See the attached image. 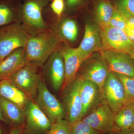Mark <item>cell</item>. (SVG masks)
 Listing matches in <instances>:
<instances>
[{
  "mask_svg": "<svg viewBox=\"0 0 134 134\" xmlns=\"http://www.w3.org/2000/svg\"><path fill=\"white\" fill-rule=\"evenodd\" d=\"M115 8L124 16L134 17V0H118Z\"/></svg>",
  "mask_w": 134,
  "mask_h": 134,
  "instance_id": "26",
  "label": "cell"
},
{
  "mask_svg": "<svg viewBox=\"0 0 134 134\" xmlns=\"http://www.w3.org/2000/svg\"><path fill=\"white\" fill-rule=\"evenodd\" d=\"M24 112L22 134H48L52 123L34 100L29 99Z\"/></svg>",
  "mask_w": 134,
  "mask_h": 134,
  "instance_id": "4",
  "label": "cell"
},
{
  "mask_svg": "<svg viewBox=\"0 0 134 134\" xmlns=\"http://www.w3.org/2000/svg\"><path fill=\"white\" fill-rule=\"evenodd\" d=\"M115 8L108 1H100L96 5L95 15L96 22L100 27L107 26L111 18Z\"/></svg>",
  "mask_w": 134,
  "mask_h": 134,
  "instance_id": "22",
  "label": "cell"
},
{
  "mask_svg": "<svg viewBox=\"0 0 134 134\" xmlns=\"http://www.w3.org/2000/svg\"><path fill=\"white\" fill-rule=\"evenodd\" d=\"M61 51L64 58L65 70V82L61 90L62 91L74 81L81 66L86 59L77 48L66 47Z\"/></svg>",
  "mask_w": 134,
  "mask_h": 134,
  "instance_id": "16",
  "label": "cell"
},
{
  "mask_svg": "<svg viewBox=\"0 0 134 134\" xmlns=\"http://www.w3.org/2000/svg\"><path fill=\"white\" fill-rule=\"evenodd\" d=\"M60 40L57 33L51 29L34 36L29 35L25 47L28 62L41 66L57 50Z\"/></svg>",
  "mask_w": 134,
  "mask_h": 134,
  "instance_id": "1",
  "label": "cell"
},
{
  "mask_svg": "<svg viewBox=\"0 0 134 134\" xmlns=\"http://www.w3.org/2000/svg\"><path fill=\"white\" fill-rule=\"evenodd\" d=\"M29 35L18 23L0 28V62L16 49L25 48Z\"/></svg>",
  "mask_w": 134,
  "mask_h": 134,
  "instance_id": "3",
  "label": "cell"
},
{
  "mask_svg": "<svg viewBox=\"0 0 134 134\" xmlns=\"http://www.w3.org/2000/svg\"><path fill=\"white\" fill-rule=\"evenodd\" d=\"M100 28L103 50L121 52L130 55L134 53V43L130 40L124 30L109 26Z\"/></svg>",
  "mask_w": 134,
  "mask_h": 134,
  "instance_id": "9",
  "label": "cell"
},
{
  "mask_svg": "<svg viewBox=\"0 0 134 134\" xmlns=\"http://www.w3.org/2000/svg\"><path fill=\"white\" fill-rule=\"evenodd\" d=\"M102 92L103 99L115 114L130 103L127 98L122 83L114 72H109Z\"/></svg>",
  "mask_w": 134,
  "mask_h": 134,
  "instance_id": "7",
  "label": "cell"
},
{
  "mask_svg": "<svg viewBox=\"0 0 134 134\" xmlns=\"http://www.w3.org/2000/svg\"><path fill=\"white\" fill-rule=\"evenodd\" d=\"M0 107L7 124L12 127H23L24 110L13 102L0 97Z\"/></svg>",
  "mask_w": 134,
  "mask_h": 134,
  "instance_id": "18",
  "label": "cell"
},
{
  "mask_svg": "<svg viewBox=\"0 0 134 134\" xmlns=\"http://www.w3.org/2000/svg\"><path fill=\"white\" fill-rule=\"evenodd\" d=\"M80 84V77L77 76L74 81L62 91L65 119L71 124L82 119L83 107L79 91Z\"/></svg>",
  "mask_w": 134,
  "mask_h": 134,
  "instance_id": "6",
  "label": "cell"
},
{
  "mask_svg": "<svg viewBox=\"0 0 134 134\" xmlns=\"http://www.w3.org/2000/svg\"><path fill=\"white\" fill-rule=\"evenodd\" d=\"M71 124L65 119H60L52 123L48 134H71Z\"/></svg>",
  "mask_w": 134,
  "mask_h": 134,
  "instance_id": "27",
  "label": "cell"
},
{
  "mask_svg": "<svg viewBox=\"0 0 134 134\" xmlns=\"http://www.w3.org/2000/svg\"><path fill=\"white\" fill-rule=\"evenodd\" d=\"M79 70L80 74L77 76L97 85L101 91L110 72L107 62L100 53L98 55H91L86 59Z\"/></svg>",
  "mask_w": 134,
  "mask_h": 134,
  "instance_id": "11",
  "label": "cell"
},
{
  "mask_svg": "<svg viewBox=\"0 0 134 134\" xmlns=\"http://www.w3.org/2000/svg\"><path fill=\"white\" fill-rule=\"evenodd\" d=\"M82 1L83 0H66V4L69 8L72 9L80 5Z\"/></svg>",
  "mask_w": 134,
  "mask_h": 134,
  "instance_id": "30",
  "label": "cell"
},
{
  "mask_svg": "<svg viewBox=\"0 0 134 134\" xmlns=\"http://www.w3.org/2000/svg\"><path fill=\"white\" fill-rule=\"evenodd\" d=\"M132 104H133V107L134 109V99L133 100H132Z\"/></svg>",
  "mask_w": 134,
  "mask_h": 134,
  "instance_id": "39",
  "label": "cell"
},
{
  "mask_svg": "<svg viewBox=\"0 0 134 134\" xmlns=\"http://www.w3.org/2000/svg\"><path fill=\"white\" fill-rule=\"evenodd\" d=\"M28 62L25 48L14 50L0 62V80L10 78Z\"/></svg>",
  "mask_w": 134,
  "mask_h": 134,
  "instance_id": "17",
  "label": "cell"
},
{
  "mask_svg": "<svg viewBox=\"0 0 134 134\" xmlns=\"http://www.w3.org/2000/svg\"><path fill=\"white\" fill-rule=\"evenodd\" d=\"M118 133L119 132H116V131H113L107 134H118Z\"/></svg>",
  "mask_w": 134,
  "mask_h": 134,
  "instance_id": "37",
  "label": "cell"
},
{
  "mask_svg": "<svg viewBox=\"0 0 134 134\" xmlns=\"http://www.w3.org/2000/svg\"><path fill=\"white\" fill-rule=\"evenodd\" d=\"M77 48L86 59L103 50L101 30L98 25L92 23L86 24L83 38Z\"/></svg>",
  "mask_w": 134,
  "mask_h": 134,
  "instance_id": "14",
  "label": "cell"
},
{
  "mask_svg": "<svg viewBox=\"0 0 134 134\" xmlns=\"http://www.w3.org/2000/svg\"><path fill=\"white\" fill-rule=\"evenodd\" d=\"M80 77L79 91L83 107V119L104 99L102 91L97 85Z\"/></svg>",
  "mask_w": 134,
  "mask_h": 134,
  "instance_id": "15",
  "label": "cell"
},
{
  "mask_svg": "<svg viewBox=\"0 0 134 134\" xmlns=\"http://www.w3.org/2000/svg\"><path fill=\"white\" fill-rule=\"evenodd\" d=\"M23 127H10V131L9 134H22Z\"/></svg>",
  "mask_w": 134,
  "mask_h": 134,
  "instance_id": "33",
  "label": "cell"
},
{
  "mask_svg": "<svg viewBox=\"0 0 134 134\" xmlns=\"http://www.w3.org/2000/svg\"><path fill=\"white\" fill-rule=\"evenodd\" d=\"M100 53L108 64L110 72L134 77V60L126 53L102 50Z\"/></svg>",
  "mask_w": 134,
  "mask_h": 134,
  "instance_id": "12",
  "label": "cell"
},
{
  "mask_svg": "<svg viewBox=\"0 0 134 134\" xmlns=\"http://www.w3.org/2000/svg\"></svg>",
  "mask_w": 134,
  "mask_h": 134,
  "instance_id": "40",
  "label": "cell"
},
{
  "mask_svg": "<svg viewBox=\"0 0 134 134\" xmlns=\"http://www.w3.org/2000/svg\"><path fill=\"white\" fill-rule=\"evenodd\" d=\"M71 134H103L81 120L71 124Z\"/></svg>",
  "mask_w": 134,
  "mask_h": 134,
  "instance_id": "25",
  "label": "cell"
},
{
  "mask_svg": "<svg viewBox=\"0 0 134 134\" xmlns=\"http://www.w3.org/2000/svg\"><path fill=\"white\" fill-rule=\"evenodd\" d=\"M35 101L52 123L65 119V111L62 103L50 92L41 79L39 84Z\"/></svg>",
  "mask_w": 134,
  "mask_h": 134,
  "instance_id": "8",
  "label": "cell"
},
{
  "mask_svg": "<svg viewBox=\"0 0 134 134\" xmlns=\"http://www.w3.org/2000/svg\"><path fill=\"white\" fill-rule=\"evenodd\" d=\"M122 83L129 102L134 99V77L115 73Z\"/></svg>",
  "mask_w": 134,
  "mask_h": 134,
  "instance_id": "24",
  "label": "cell"
},
{
  "mask_svg": "<svg viewBox=\"0 0 134 134\" xmlns=\"http://www.w3.org/2000/svg\"><path fill=\"white\" fill-rule=\"evenodd\" d=\"M65 7L64 0H53L50 4V8L53 12L57 15L60 19Z\"/></svg>",
  "mask_w": 134,
  "mask_h": 134,
  "instance_id": "29",
  "label": "cell"
},
{
  "mask_svg": "<svg viewBox=\"0 0 134 134\" xmlns=\"http://www.w3.org/2000/svg\"><path fill=\"white\" fill-rule=\"evenodd\" d=\"M124 31L130 40L134 43V29L127 26Z\"/></svg>",
  "mask_w": 134,
  "mask_h": 134,
  "instance_id": "31",
  "label": "cell"
},
{
  "mask_svg": "<svg viewBox=\"0 0 134 134\" xmlns=\"http://www.w3.org/2000/svg\"><path fill=\"white\" fill-rule=\"evenodd\" d=\"M38 65L28 62L10 78L29 99L36 100L41 77Z\"/></svg>",
  "mask_w": 134,
  "mask_h": 134,
  "instance_id": "5",
  "label": "cell"
},
{
  "mask_svg": "<svg viewBox=\"0 0 134 134\" xmlns=\"http://www.w3.org/2000/svg\"><path fill=\"white\" fill-rule=\"evenodd\" d=\"M0 134H6L5 130L1 125H0Z\"/></svg>",
  "mask_w": 134,
  "mask_h": 134,
  "instance_id": "36",
  "label": "cell"
},
{
  "mask_svg": "<svg viewBox=\"0 0 134 134\" xmlns=\"http://www.w3.org/2000/svg\"><path fill=\"white\" fill-rule=\"evenodd\" d=\"M133 128H134V109L132 101L115 114L114 131L119 132Z\"/></svg>",
  "mask_w": 134,
  "mask_h": 134,
  "instance_id": "20",
  "label": "cell"
},
{
  "mask_svg": "<svg viewBox=\"0 0 134 134\" xmlns=\"http://www.w3.org/2000/svg\"><path fill=\"white\" fill-rule=\"evenodd\" d=\"M0 121L4 122L7 124V121L5 120V118L3 117V115L2 112L1 110V107H0Z\"/></svg>",
  "mask_w": 134,
  "mask_h": 134,
  "instance_id": "35",
  "label": "cell"
},
{
  "mask_svg": "<svg viewBox=\"0 0 134 134\" xmlns=\"http://www.w3.org/2000/svg\"><path fill=\"white\" fill-rule=\"evenodd\" d=\"M107 26L120 29L124 31L127 26L125 18L115 8L113 15Z\"/></svg>",
  "mask_w": 134,
  "mask_h": 134,
  "instance_id": "28",
  "label": "cell"
},
{
  "mask_svg": "<svg viewBox=\"0 0 134 134\" xmlns=\"http://www.w3.org/2000/svg\"><path fill=\"white\" fill-rule=\"evenodd\" d=\"M46 72L54 90L61 91L65 77V63L61 51L55 50L50 55L46 65Z\"/></svg>",
  "mask_w": 134,
  "mask_h": 134,
  "instance_id": "13",
  "label": "cell"
},
{
  "mask_svg": "<svg viewBox=\"0 0 134 134\" xmlns=\"http://www.w3.org/2000/svg\"><path fill=\"white\" fill-rule=\"evenodd\" d=\"M115 115L104 99L82 120L102 134H107L114 131Z\"/></svg>",
  "mask_w": 134,
  "mask_h": 134,
  "instance_id": "10",
  "label": "cell"
},
{
  "mask_svg": "<svg viewBox=\"0 0 134 134\" xmlns=\"http://www.w3.org/2000/svg\"><path fill=\"white\" fill-rule=\"evenodd\" d=\"M124 17L126 22L127 26L134 29V17Z\"/></svg>",
  "mask_w": 134,
  "mask_h": 134,
  "instance_id": "32",
  "label": "cell"
},
{
  "mask_svg": "<svg viewBox=\"0 0 134 134\" xmlns=\"http://www.w3.org/2000/svg\"><path fill=\"white\" fill-rule=\"evenodd\" d=\"M56 33L59 37L69 42H74L76 40L78 33L76 22L70 18L64 19L59 26L58 32Z\"/></svg>",
  "mask_w": 134,
  "mask_h": 134,
  "instance_id": "23",
  "label": "cell"
},
{
  "mask_svg": "<svg viewBox=\"0 0 134 134\" xmlns=\"http://www.w3.org/2000/svg\"><path fill=\"white\" fill-rule=\"evenodd\" d=\"M130 55H131V57H132V58L134 60V53Z\"/></svg>",
  "mask_w": 134,
  "mask_h": 134,
  "instance_id": "38",
  "label": "cell"
},
{
  "mask_svg": "<svg viewBox=\"0 0 134 134\" xmlns=\"http://www.w3.org/2000/svg\"><path fill=\"white\" fill-rule=\"evenodd\" d=\"M12 0H0V26L9 24L18 14H20L22 4L14 5Z\"/></svg>",
  "mask_w": 134,
  "mask_h": 134,
  "instance_id": "21",
  "label": "cell"
},
{
  "mask_svg": "<svg viewBox=\"0 0 134 134\" xmlns=\"http://www.w3.org/2000/svg\"><path fill=\"white\" fill-rule=\"evenodd\" d=\"M50 0H24L20 16L23 27L30 36H34L49 30L43 17V10Z\"/></svg>",
  "mask_w": 134,
  "mask_h": 134,
  "instance_id": "2",
  "label": "cell"
},
{
  "mask_svg": "<svg viewBox=\"0 0 134 134\" xmlns=\"http://www.w3.org/2000/svg\"><path fill=\"white\" fill-rule=\"evenodd\" d=\"M118 134H134V128L120 131Z\"/></svg>",
  "mask_w": 134,
  "mask_h": 134,
  "instance_id": "34",
  "label": "cell"
},
{
  "mask_svg": "<svg viewBox=\"0 0 134 134\" xmlns=\"http://www.w3.org/2000/svg\"><path fill=\"white\" fill-rule=\"evenodd\" d=\"M0 97L14 103L24 110L29 100L10 78L0 80Z\"/></svg>",
  "mask_w": 134,
  "mask_h": 134,
  "instance_id": "19",
  "label": "cell"
}]
</instances>
